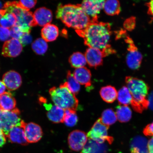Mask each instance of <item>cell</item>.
<instances>
[{"label": "cell", "instance_id": "obj_1", "mask_svg": "<svg viewBox=\"0 0 153 153\" xmlns=\"http://www.w3.org/2000/svg\"><path fill=\"white\" fill-rule=\"evenodd\" d=\"M91 20V23L85 28L76 30V33L83 38L85 45L101 51L111 47L109 44L112 34L111 24Z\"/></svg>", "mask_w": 153, "mask_h": 153}, {"label": "cell", "instance_id": "obj_2", "mask_svg": "<svg viewBox=\"0 0 153 153\" xmlns=\"http://www.w3.org/2000/svg\"><path fill=\"white\" fill-rule=\"evenodd\" d=\"M56 17L68 27L76 30L84 29L91 22V19L84 12L80 4H60L57 7Z\"/></svg>", "mask_w": 153, "mask_h": 153}, {"label": "cell", "instance_id": "obj_3", "mask_svg": "<svg viewBox=\"0 0 153 153\" xmlns=\"http://www.w3.org/2000/svg\"><path fill=\"white\" fill-rule=\"evenodd\" d=\"M125 81L127 87L132 97L131 103L132 107L135 111L141 113L149 106L147 98L149 86L143 80L131 76L126 77Z\"/></svg>", "mask_w": 153, "mask_h": 153}, {"label": "cell", "instance_id": "obj_4", "mask_svg": "<svg viewBox=\"0 0 153 153\" xmlns=\"http://www.w3.org/2000/svg\"><path fill=\"white\" fill-rule=\"evenodd\" d=\"M49 93L54 104L63 109L76 111L77 109L79 102L76 95L68 89L66 82L59 87L51 88Z\"/></svg>", "mask_w": 153, "mask_h": 153}, {"label": "cell", "instance_id": "obj_5", "mask_svg": "<svg viewBox=\"0 0 153 153\" xmlns=\"http://www.w3.org/2000/svg\"><path fill=\"white\" fill-rule=\"evenodd\" d=\"M2 9L5 12L12 13L15 15L17 19V24L15 26H18L24 33L30 34L32 27L37 26L33 13L22 8L18 1L7 2Z\"/></svg>", "mask_w": 153, "mask_h": 153}, {"label": "cell", "instance_id": "obj_6", "mask_svg": "<svg viewBox=\"0 0 153 153\" xmlns=\"http://www.w3.org/2000/svg\"><path fill=\"white\" fill-rule=\"evenodd\" d=\"M116 37L117 39L123 38L127 45L128 53L126 61L128 67L132 70H137L141 66L143 56L133 39L128 35L126 30H123L117 32Z\"/></svg>", "mask_w": 153, "mask_h": 153}, {"label": "cell", "instance_id": "obj_7", "mask_svg": "<svg viewBox=\"0 0 153 153\" xmlns=\"http://www.w3.org/2000/svg\"><path fill=\"white\" fill-rule=\"evenodd\" d=\"M109 127L103 124L99 118L87 133V137L89 139L99 143H104L107 141L110 144L113 141V138L108 135Z\"/></svg>", "mask_w": 153, "mask_h": 153}, {"label": "cell", "instance_id": "obj_8", "mask_svg": "<svg viewBox=\"0 0 153 153\" xmlns=\"http://www.w3.org/2000/svg\"><path fill=\"white\" fill-rule=\"evenodd\" d=\"M22 120L20 117V112L18 108L11 111H0V128L6 136L14 126L20 124Z\"/></svg>", "mask_w": 153, "mask_h": 153}, {"label": "cell", "instance_id": "obj_9", "mask_svg": "<svg viewBox=\"0 0 153 153\" xmlns=\"http://www.w3.org/2000/svg\"><path fill=\"white\" fill-rule=\"evenodd\" d=\"M105 1L103 0H87L82 1L80 5L91 20L98 21V15L103 9Z\"/></svg>", "mask_w": 153, "mask_h": 153}, {"label": "cell", "instance_id": "obj_10", "mask_svg": "<svg viewBox=\"0 0 153 153\" xmlns=\"http://www.w3.org/2000/svg\"><path fill=\"white\" fill-rule=\"evenodd\" d=\"M88 141L87 134L80 130L72 131L68 137L69 146L71 150L76 152L83 150Z\"/></svg>", "mask_w": 153, "mask_h": 153}, {"label": "cell", "instance_id": "obj_11", "mask_svg": "<svg viewBox=\"0 0 153 153\" xmlns=\"http://www.w3.org/2000/svg\"><path fill=\"white\" fill-rule=\"evenodd\" d=\"M22 125L28 143H37L41 139L43 133L41 127L39 125L33 122L26 123L23 120Z\"/></svg>", "mask_w": 153, "mask_h": 153}, {"label": "cell", "instance_id": "obj_12", "mask_svg": "<svg viewBox=\"0 0 153 153\" xmlns=\"http://www.w3.org/2000/svg\"><path fill=\"white\" fill-rule=\"evenodd\" d=\"M23 46L19 40L11 38L4 44L1 54L5 57H16L22 53Z\"/></svg>", "mask_w": 153, "mask_h": 153}, {"label": "cell", "instance_id": "obj_13", "mask_svg": "<svg viewBox=\"0 0 153 153\" xmlns=\"http://www.w3.org/2000/svg\"><path fill=\"white\" fill-rule=\"evenodd\" d=\"M85 56L89 66L95 68L102 65L103 58L106 57L102 51L93 48L86 50Z\"/></svg>", "mask_w": 153, "mask_h": 153}, {"label": "cell", "instance_id": "obj_14", "mask_svg": "<svg viewBox=\"0 0 153 153\" xmlns=\"http://www.w3.org/2000/svg\"><path fill=\"white\" fill-rule=\"evenodd\" d=\"M22 120L20 124L12 128L6 135L11 143H18L25 145L28 144V142L25 134Z\"/></svg>", "mask_w": 153, "mask_h": 153}, {"label": "cell", "instance_id": "obj_15", "mask_svg": "<svg viewBox=\"0 0 153 153\" xmlns=\"http://www.w3.org/2000/svg\"><path fill=\"white\" fill-rule=\"evenodd\" d=\"M2 81L9 91L16 90L22 85V78L20 74L15 71L7 72L3 76Z\"/></svg>", "mask_w": 153, "mask_h": 153}, {"label": "cell", "instance_id": "obj_16", "mask_svg": "<svg viewBox=\"0 0 153 153\" xmlns=\"http://www.w3.org/2000/svg\"><path fill=\"white\" fill-rule=\"evenodd\" d=\"M45 101L43 105L47 111V116L48 119L53 123H63L65 110L56 105L47 104Z\"/></svg>", "mask_w": 153, "mask_h": 153}, {"label": "cell", "instance_id": "obj_17", "mask_svg": "<svg viewBox=\"0 0 153 153\" xmlns=\"http://www.w3.org/2000/svg\"><path fill=\"white\" fill-rule=\"evenodd\" d=\"M33 16L37 26L44 27L50 24L53 20L52 11L45 7L37 9L34 11Z\"/></svg>", "mask_w": 153, "mask_h": 153}, {"label": "cell", "instance_id": "obj_18", "mask_svg": "<svg viewBox=\"0 0 153 153\" xmlns=\"http://www.w3.org/2000/svg\"><path fill=\"white\" fill-rule=\"evenodd\" d=\"M73 75L80 85H84L86 88L91 86V74L90 70L85 67L76 68Z\"/></svg>", "mask_w": 153, "mask_h": 153}, {"label": "cell", "instance_id": "obj_19", "mask_svg": "<svg viewBox=\"0 0 153 153\" xmlns=\"http://www.w3.org/2000/svg\"><path fill=\"white\" fill-rule=\"evenodd\" d=\"M130 148L131 153H149L148 141L143 137H134L131 141Z\"/></svg>", "mask_w": 153, "mask_h": 153}, {"label": "cell", "instance_id": "obj_20", "mask_svg": "<svg viewBox=\"0 0 153 153\" xmlns=\"http://www.w3.org/2000/svg\"><path fill=\"white\" fill-rule=\"evenodd\" d=\"M42 38L47 42L56 40L59 35V30L55 25L49 24L43 27L41 32Z\"/></svg>", "mask_w": 153, "mask_h": 153}, {"label": "cell", "instance_id": "obj_21", "mask_svg": "<svg viewBox=\"0 0 153 153\" xmlns=\"http://www.w3.org/2000/svg\"><path fill=\"white\" fill-rule=\"evenodd\" d=\"M16 101L11 93L5 92L0 95V108L1 111H11L16 108Z\"/></svg>", "mask_w": 153, "mask_h": 153}, {"label": "cell", "instance_id": "obj_22", "mask_svg": "<svg viewBox=\"0 0 153 153\" xmlns=\"http://www.w3.org/2000/svg\"><path fill=\"white\" fill-rule=\"evenodd\" d=\"M16 24L17 19L14 14L5 12L2 9L0 10V26L10 29Z\"/></svg>", "mask_w": 153, "mask_h": 153}, {"label": "cell", "instance_id": "obj_23", "mask_svg": "<svg viewBox=\"0 0 153 153\" xmlns=\"http://www.w3.org/2000/svg\"><path fill=\"white\" fill-rule=\"evenodd\" d=\"M107 148L104 143H99L89 139L82 150V153H106Z\"/></svg>", "mask_w": 153, "mask_h": 153}, {"label": "cell", "instance_id": "obj_24", "mask_svg": "<svg viewBox=\"0 0 153 153\" xmlns=\"http://www.w3.org/2000/svg\"><path fill=\"white\" fill-rule=\"evenodd\" d=\"M118 92L115 88L111 85L102 87L100 91L102 100L108 103H112L117 98Z\"/></svg>", "mask_w": 153, "mask_h": 153}, {"label": "cell", "instance_id": "obj_25", "mask_svg": "<svg viewBox=\"0 0 153 153\" xmlns=\"http://www.w3.org/2000/svg\"><path fill=\"white\" fill-rule=\"evenodd\" d=\"M103 9L105 13L110 16L118 15L121 11L120 2L116 0L105 1Z\"/></svg>", "mask_w": 153, "mask_h": 153}, {"label": "cell", "instance_id": "obj_26", "mask_svg": "<svg viewBox=\"0 0 153 153\" xmlns=\"http://www.w3.org/2000/svg\"><path fill=\"white\" fill-rule=\"evenodd\" d=\"M68 62L72 68H76L85 67L87 63L85 55L79 52L72 53L69 58Z\"/></svg>", "mask_w": 153, "mask_h": 153}, {"label": "cell", "instance_id": "obj_27", "mask_svg": "<svg viewBox=\"0 0 153 153\" xmlns=\"http://www.w3.org/2000/svg\"><path fill=\"white\" fill-rule=\"evenodd\" d=\"M117 119L122 123L128 122L132 116L131 111L129 107L126 105H120L116 108Z\"/></svg>", "mask_w": 153, "mask_h": 153}, {"label": "cell", "instance_id": "obj_28", "mask_svg": "<svg viewBox=\"0 0 153 153\" xmlns=\"http://www.w3.org/2000/svg\"><path fill=\"white\" fill-rule=\"evenodd\" d=\"M117 98L119 104L122 105L128 106L131 104L132 101L131 94L126 86L122 87L118 91Z\"/></svg>", "mask_w": 153, "mask_h": 153}, {"label": "cell", "instance_id": "obj_29", "mask_svg": "<svg viewBox=\"0 0 153 153\" xmlns=\"http://www.w3.org/2000/svg\"><path fill=\"white\" fill-rule=\"evenodd\" d=\"M100 118L102 123L108 127L115 123L117 120L115 113L111 108L104 110Z\"/></svg>", "mask_w": 153, "mask_h": 153}, {"label": "cell", "instance_id": "obj_30", "mask_svg": "<svg viewBox=\"0 0 153 153\" xmlns=\"http://www.w3.org/2000/svg\"><path fill=\"white\" fill-rule=\"evenodd\" d=\"M47 42L43 38H38L32 44V48L34 52L39 55H43L47 52L48 49Z\"/></svg>", "mask_w": 153, "mask_h": 153}, {"label": "cell", "instance_id": "obj_31", "mask_svg": "<svg viewBox=\"0 0 153 153\" xmlns=\"http://www.w3.org/2000/svg\"><path fill=\"white\" fill-rule=\"evenodd\" d=\"M67 85L70 90L74 94H78L81 89L80 84L74 78L73 74L68 71L67 74Z\"/></svg>", "mask_w": 153, "mask_h": 153}, {"label": "cell", "instance_id": "obj_32", "mask_svg": "<svg viewBox=\"0 0 153 153\" xmlns=\"http://www.w3.org/2000/svg\"><path fill=\"white\" fill-rule=\"evenodd\" d=\"M78 121V117L76 111L72 110H65L64 119V123L68 127H73L75 126Z\"/></svg>", "mask_w": 153, "mask_h": 153}, {"label": "cell", "instance_id": "obj_33", "mask_svg": "<svg viewBox=\"0 0 153 153\" xmlns=\"http://www.w3.org/2000/svg\"><path fill=\"white\" fill-rule=\"evenodd\" d=\"M10 36L11 38L19 40L24 33L22 31V30L17 26H15L10 29Z\"/></svg>", "mask_w": 153, "mask_h": 153}, {"label": "cell", "instance_id": "obj_34", "mask_svg": "<svg viewBox=\"0 0 153 153\" xmlns=\"http://www.w3.org/2000/svg\"><path fill=\"white\" fill-rule=\"evenodd\" d=\"M37 2L36 1H18L19 5L22 8L28 11L33 8Z\"/></svg>", "mask_w": 153, "mask_h": 153}, {"label": "cell", "instance_id": "obj_35", "mask_svg": "<svg viewBox=\"0 0 153 153\" xmlns=\"http://www.w3.org/2000/svg\"><path fill=\"white\" fill-rule=\"evenodd\" d=\"M136 25V19L132 17L126 20L124 23V27L126 30L131 31L135 28Z\"/></svg>", "mask_w": 153, "mask_h": 153}, {"label": "cell", "instance_id": "obj_36", "mask_svg": "<svg viewBox=\"0 0 153 153\" xmlns=\"http://www.w3.org/2000/svg\"><path fill=\"white\" fill-rule=\"evenodd\" d=\"M10 37V30L0 26V41L5 42L9 39Z\"/></svg>", "mask_w": 153, "mask_h": 153}, {"label": "cell", "instance_id": "obj_37", "mask_svg": "<svg viewBox=\"0 0 153 153\" xmlns=\"http://www.w3.org/2000/svg\"><path fill=\"white\" fill-rule=\"evenodd\" d=\"M32 37L30 34L24 33L19 41L20 42L23 46L31 42Z\"/></svg>", "mask_w": 153, "mask_h": 153}, {"label": "cell", "instance_id": "obj_38", "mask_svg": "<svg viewBox=\"0 0 153 153\" xmlns=\"http://www.w3.org/2000/svg\"><path fill=\"white\" fill-rule=\"evenodd\" d=\"M143 132L145 135L153 137V122L147 125L143 129Z\"/></svg>", "mask_w": 153, "mask_h": 153}, {"label": "cell", "instance_id": "obj_39", "mask_svg": "<svg viewBox=\"0 0 153 153\" xmlns=\"http://www.w3.org/2000/svg\"><path fill=\"white\" fill-rule=\"evenodd\" d=\"M146 5L148 8V13L152 18V20H153V1H149L147 3Z\"/></svg>", "mask_w": 153, "mask_h": 153}, {"label": "cell", "instance_id": "obj_40", "mask_svg": "<svg viewBox=\"0 0 153 153\" xmlns=\"http://www.w3.org/2000/svg\"><path fill=\"white\" fill-rule=\"evenodd\" d=\"M6 139L4 134L3 133L0 134V149L3 148L5 144Z\"/></svg>", "mask_w": 153, "mask_h": 153}, {"label": "cell", "instance_id": "obj_41", "mask_svg": "<svg viewBox=\"0 0 153 153\" xmlns=\"http://www.w3.org/2000/svg\"><path fill=\"white\" fill-rule=\"evenodd\" d=\"M148 100L149 102V106L151 110L153 111V91L149 95Z\"/></svg>", "mask_w": 153, "mask_h": 153}, {"label": "cell", "instance_id": "obj_42", "mask_svg": "<svg viewBox=\"0 0 153 153\" xmlns=\"http://www.w3.org/2000/svg\"><path fill=\"white\" fill-rule=\"evenodd\" d=\"M148 149L149 153H153V137L148 141Z\"/></svg>", "mask_w": 153, "mask_h": 153}, {"label": "cell", "instance_id": "obj_43", "mask_svg": "<svg viewBox=\"0 0 153 153\" xmlns=\"http://www.w3.org/2000/svg\"><path fill=\"white\" fill-rule=\"evenodd\" d=\"M7 88L2 81H0V95H2L5 92Z\"/></svg>", "mask_w": 153, "mask_h": 153}, {"label": "cell", "instance_id": "obj_44", "mask_svg": "<svg viewBox=\"0 0 153 153\" xmlns=\"http://www.w3.org/2000/svg\"><path fill=\"white\" fill-rule=\"evenodd\" d=\"M3 132L2 131V130L1 128H0V134L2 133H3Z\"/></svg>", "mask_w": 153, "mask_h": 153}]
</instances>
